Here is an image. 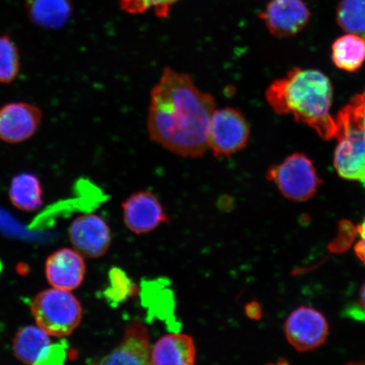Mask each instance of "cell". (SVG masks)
Instances as JSON below:
<instances>
[{
    "instance_id": "cell-1",
    "label": "cell",
    "mask_w": 365,
    "mask_h": 365,
    "mask_svg": "<svg viewBox=\"0 0 365 365\" xmlns=\"http://www.w3.org/2000/svg\"><path fill=\"white\" fill-rule=\"evenodd\" d=\"M215 99L200 91L185 73L164 68L150 91V139L182 158H198L208 149L210 122Z\"/></svg>"
},
{
    "instance_id": "cell-12",
    "label": "cell",
    "mask_w": 365,
    "mask_h": 365,
    "mask_svg": "<svg viewBox=\"0 0 365 365\" xmlns=\"http://www.w3.org/2000/svg\"><path fill=\"white\" fill-rule=\"evenodd\" d=\"M310 13L301 0H272L262 13L269 31L278 38L298 34L308 24Z\"/></svg>"
},
{
    "instance_id": "cell-8",
    "label": "cell",
    "mask_w": 365,
    "mask_h": 365,
    "mask_svg": "<svg viewBox=\"0 0 365 365\" xmlns=\"http://www.w3.org/2000/svg\"><path fill=\"white\" fill-rule=\"evenodd\" d=\"M285 336L299 352H308L325 344L329 327L325 317L309 307L297 308L285 322Z\"/></svg>"
},
{
    "instance_id": "cell-19",
    "label": "cell",
    "mask_w": 365,
    "mask_h": 365,
    "mask_svg": "<svg viewBox=\"0 0 365 365\" xmlns=\"http://www.w3.org/2000/svg\"><path fill=\"white\" fill-rule=\"evenodd\" d=\"M336 20L346 33L365 39V0H341L337 7Z\"/></svg>"
},
{
    "instance_id": "cell-26",
    "label": "cell",
    "mask_w": 365,
    "mask_h": 365,
    "mask_svg": "<svg viewBox=\"0 0 365 365\" xmlns=\"http://www.w3.org/2000/svg\"><path fill=\"white\" fill-rule=\"evenodd\" d=\"M246 314L250 319H257L262 317V309L257 303H250L245 308Z\"/></svg>"
},
{
    "instance_id": "cell-9",
    "label": "cell",
    "mask_w": 365,
    "mask_h": 365,
    "mask_svg": "<svg viewBox=\"0 0 365 365\" xmlns=\"http://www.w3.org/2000/svg\"><path fill=\"white\" fill-rule=\"evenodd\" d=\"M42 110L36 105L9 103L0 108V140L8 144L29 140L40 129Z\"/></svg>"
},
{
    "instance_id": "cell-21",
    "label": "cell",
    "mask_w": 365,
    "mask_h": 365,
    "mask_svg": "<svg viewBox=\"0 0 365 365\" xmlns=\"http://www.w3.org/2000/svg\"><path fill=\"white\" fill-rule=\"evenodd\" d=\"M110 286L104 292L105 299L113 305H118L135 294V287L126 274L120 268H113L109 272Z\"/></svg>"
},
{
    "instance_id": "cell-25",
    "label": "cell",
    "mask_w": 365,
    "mask_h": 365,
    "mask_svg": "<svg viewBox=\"0 0 365 365\" xmlns=\"http://www.w3.org/2000/svg\"><path fill=\"white\" fill-rule=\"evenodd\" d=\"M358 232L359 240L354 246V251L357 257L365 264V217L358 227Z\"/></svg>"
},
{
    "instance_id": "cell-13",
    "label": "cell",
    "mask_w": 365,
    "mask_h": 365,
    "mask_svg": "<svg viewBox=\"0 0 365 365\" xmlns=\"http://www.w3.org/2000/svg\"><path fill=\"white\" fill-rule=\"evenodd\" d=\"M86 272L84 257L76 250H58L50 255L45 264L49 284L58 289H76L83 282Z\"/></svg>"
},
{
    "instance_id": "cell-11",
    "label": "cell",
    "mask_w": 365,
    "mask_h": 365,
    "mask_svg": "<svg viewBox=\"0 0 365 365\" xmlns=\"http://www.w3.org/2000/svg\"><path fill=\"white\" fill-rule=\"evenodd\" d=\"M125 225L136 235L148 234L168 217L157 196L148 191L131 195L122 204Z\"/></svg>"
},
{
    "instance_id": "cell-14",
    "label": "cell",
    "mask_w": 365,
    "mask_h": 365,
    "mask_svg": "<svg viewBox=\"0 0 365 365\" xmlns=\"http://www.w3.org/2000/svg\"><path fill=\"white\" fill-rule=\"evenodd\" d=\"M149 331L143 323L135 322L127 326L124 339L111 354L100 359L98 364H150Z\"/></svg>"
},
{
    "instance_id": "cell-20",
    "label": "cell",
    "mask_w": 365,
    "mask_h": 365,
    "mask_svg": "<svg viewBox=\"0 0 365 365\" xmlns=\"http://www.w3.org/2000/svg\"><path fill=\"white\" fill-rule=\"evenodd\" d=\"M21 70L19 48L9 35L0 36V84H10Z\"/></svg>"
},
{
    "instance_id": "cell-16",
    "label": "cell",
    "mask_w": 365,
    "mask_h": 365,
    "mask_svg": "<svg viewBox=\"0 0 365 365\" xmlns=\"http://www.w3.org/2000/svg\"><path fill=\"white\" fill-rule=\"evenodd\" d=\"M24 3L29 20L46 30L62 29L73 12L71 0H24Z\"/></svg>"
},
{
    "instance_id": "cell-7",
    "label": "cell",
    "mask_w": 365,
    "mask_h": 365,
    "mask_svg": "<svg viewBox=\"0 0 365 365\" xmlns=\"http://www.w3.org/2000/svg\"><path fill=\"white\" fill-rule=\"evenodd\" d=\"M50 336L38 327H23L14 336V354L26 364H61L66 358V344H53Z\"/></svg>"
},
{
    "instance_id": "cell-2",
    "label": "cell",
    "mask_w": 365,
    "mask_h": 365,
    "mask_svg": "<svg viewBox=\"0 0 365 365\" xmlns=\"http://www.w3.org/2000/svg\"><path fill=\"white\" fill-rule=\"evenodd\" d=\"M332 86L326 75L317 70L294 68L284 78L272 82L267 101L280 115H292L324 140L335 138L336 118L331 114Z\"/></svg>"
},
{
    "instance_id": "cell-5",
    "label": "cell",
    "mask_w": 365,
    "mask_h": 365,
    "mask_svg": "<svg viewBox=\"0 0 365 365\" xmlns=\"http://www.w3.org/2000/svg\"><path fill=\"white\" fill-rule=\"evenodd\" d=\"M250 127L239 110L232 108L215 109L208 133V149L216 158L230 157L248 143Z\"/></svg>"
},
{
    "instance_id": "cell-15",
    "label": "cell",
    "mask_w": 365,
    "mask_h": 365,
    "mask_svg": "<svg viewBox=\"0 0 365 365\" xmlns=\"http://www.w3.org/2000/svg\"><path fill=\"white\" fill-rule=\"evenodd\" d=\"M196 348L192 337L173 333L160 339L152 349L150 364L192 365L195 363Z\"/></svg>"
},
{
    "instance_id": "cell-10",
    "label": "cell",
    "mask_w": 365,
    "mask_h": 365,
    "mask_svg": "<svg viewBox=\"0 0 365 365\" xmlns=\"http://www.w3.org/2000/svg\"><path fill=\"white\" fill-rule=\"evenodd\" d=\"M68 238L82 257L95 259L103 257L111 245L110 228L103 218L85 214L75 219L68 228Z\"/></svg>"
},
{
    "instance_id": "cell-4",
    "label": "cell",
    "mask_w": 365,
    "mask_h": 365,
    "mask_svg": "<svg viewBox=\"0 0 365 365\" xmlns=\"http://www.w3.org/2000/svg\"><path fill=\"white\" fill-rule=\"evenodd\" d=\"M267 177L275 182L284 197L296 202L312 199L322 184L312 160L299 153L292 154L282 163L272 166Z\"/></svg>"
},
{
    "instance_id": "cell-18",
    "label": "cell",
    "mask_w": 365,
    "mask_h": 365,
    "mask_svg": "<svg viewBox=\"0 0 365 365\" xmlns=\"http://www.w3.org/2000/svg\"><path fill=\"white\" fill-rule=\"evenodd\" d=\"M331 49L332 61L342 71H358L365 61V39L362 36L350 34L341 36Z\"/></svg>"
},
{
    "instance_id": "cell-23",
    "label": "cell",
    "mask_w": 365,
    "mask_h": 365,
    "mask_svg": "<svg viewBox=\"0 0 365 365\" xmlns=\"http://www.w3.org/2000/svg\"><path fill=\"white\" fill-rule=\"evenodd\" d=\"M336 120L348 123L365 131V90L341 109Z\"/></svg>"
},
{
    "instance_id": "cell-24",
    "label": "cell",
    "mask_w": 365,
    "mask_h": 365,
    "mask_svg": "<svg viewBox=\"0 0 365 365\" xmlns=\"http://www.w3.org/2000/svg\"><path fill=\"white\" fill-rule=\"evenodd\" d=\"M344 314L346 318L365 323V281L360 287L357 299L346 305Z\"/></svg>"
},
{
    "instance_id": "cell-17",
    "label": "cell",
    "mask_w": 365,
    "mask_h": 365,
    "mask_svg": "<svg viewBox=\"0 0 365 365\" xmlns=\"http://www.w3.org/2000/svg\"><path fill=\"white\" fill-rule=\"evenodd\" d=\"M9 196L17 209L34 212L43 205V189L34 173H23L13 178Z\"/></svg>"
},
{
    "instance_id": "cell-6",
    "label": "cell",
    "mask_w": 365,
    "mask_h": 365,
    "mask_svg": "<svg viewBox=\"0 0 365 365\" xmlns=\"http://www.w3.org/2000/svg\"><path fill=\"white\" fill-rule=\"evenodd\" d=\"M336 121L339 144L334 167L342 179L359 181L365 187V131L348 123Z\"/></svg>"
},
{
    "instance_id": "cell-3",
    "label": "cell",
    "mask_w": 365,
    "mask_h": 365,
    "mask_svg": "<svg viewBox=\"0 0 365 365\" xmlns=\"http://www.w3.org/2000/svg\"><path fill=\"white\" fill-rule=\"evenodd\" d=\"M36 325L49 336H70L80 326L82 307L71 291L56 289L41 292L31 302Z\"/></svg>"
},
{
    "instance_id": "cell-22",
    "label": "cell",
    "mask_w": 365,
    "mask_h": 365,
    "mask_svg": "<svg viewBox=\"0 0 365 365\" xmlns=\"http://www.w3.org/2000/svg\"><path fill=\"white\" fill-rule=\"evenodd\" d=\"M180 0H120L122 11L130 15H140L152 10L159 18H166L171 8Z\"/></svg>"
}]
</instances>
